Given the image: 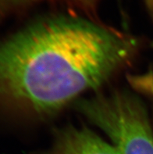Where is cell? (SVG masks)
<instances>
[{
	"label": "cell",
	"instance_id": "obj_6",
	"mask_svg": "<svg viewBox=\"0 0 153 154\" xmlns=\"http://www.w3.org/2000/svg\"><path fill=\"white\" fill-rule=\"evenodd\" d=\"M143 1L153 20V0H143Z\"/></svg>",
	"mask_w": 153,
	"mask_h": 154
},
{
	"label": "cell",
	"instance_id": "obj_5",
	"mask_svg": "<svg viewBox=\"0 0 153 154\" xmlns=\"http://www.w3.org/2000/svg\"><path fill=\"white\" fill-rule=\"evenodd\" d=\"M15 3H29L40 1H58L78 8L85 14L91 16L97 10L99 0H9Z\"/></svg>",
	"mask_w": 153,
	"mask_h": 154
},
{
	"label": "cell",
	"instance_id": "obj_1",
	"mask_svg": "<svg viewBox=\"0 0 153 154\" xmlns=\"http://www.w3.org/2000/svg\"><path fill=\"white\" fill-rule=\"evenodd\" d=\"M138 41L92 18L48 17L0 42V104L50 117L97 89L135 57Z\"/></svg>",
	"mask_w": 153,
	"mask_h": 154
},
{
	"label": "cell",
	"instance_id": "obj_2",
	"mask_svg": "<svg viewBox=\"0 0 153 154\" xmlns=\"http://www.w3.org/2000/svg\"><path fill=\"white\" fill-rule=\"evenodd\" d=\"M75 108L99 128L120 154H153V130L143 103L115 91L76 102Z\"/></svg>",
	"mask_w": 153,
	"mask_h": 154
},
{
	"label": "cell",
	"instance_id": "obj_4",
	"mask_svg": "<svg viewBox=\"0 0 153 154\" xmlns=\"http://www.w3.org/2000/svg\"><path fill=\"white\" fill-rule=\"evenodd\" d=\"M127 80L137 92L151 97L153 100V71L149 70L142 74L128 75Z\"/></svg>",
	"mask_w": 153,
	"mask_h": 154
},
{
	"label": "cell",
	"instance_id": "obj_3",
	"mask_svg": "<svg viewBox=\"0 0 153 154\" xmlns=\"http://www.w3.org/2000/svg\"><path fill=\"white\" fill-rule=\"evenodd\" d=\"M46 154H120L114 145L107 143L91 129L68 126L55 134Z\"/></svg>",
	"mask_w": 153,
	"mask_h": 154
}]
</instances>
